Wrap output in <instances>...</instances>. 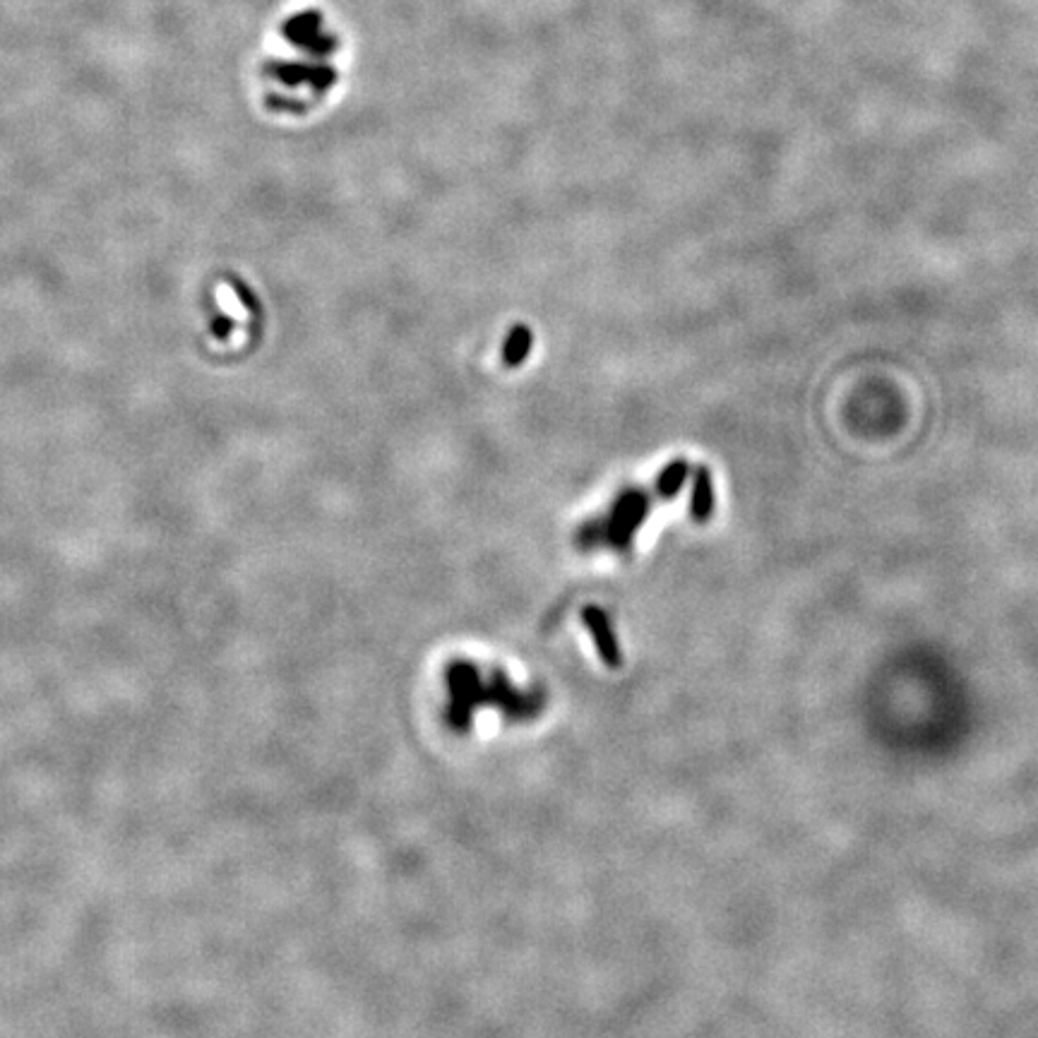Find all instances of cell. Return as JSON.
Listing matches in <instances>:
<instances>
[{"instance_id": "obj_1", "label": "cell", "mask_w": 1038, "mask_h": 1038, "mask_svg": "<svg viewBox=\"0 0 1038 1038\" xmlns=\"http://www.w3.org/2000/svg\"><path fill=\"white\" fill-rule=\"evenodd\" d=\"M690 512L697 522H707V517L714 512V483L705 467L697 469L695 474V491H692Z\"/></svg>"}, {"instance_id": "obj_2", "label": "cell", "mask_w": 1038, "mask_h": 1038, "mask_svg": "<svg viewBox=\"0 0 1038 1038\" xmlns=\"http://www.w3.org/2000/svg\"><path fill=\"white\" fill-rule=\"evenodd\" d=\"M529 351H532V332H529L524 325H515V330H512L510 337H507V344H505V354H503L505 363L510 368H515L524 359H527Z\"/></svg>"}, {"instance_id": "obj_3", "label": "cell", "mask_w": 1038, "mask_h": 1038, "mask_svg": "<svg viewBox=\"0 0 1038 1038\" xmlns=\"http://www.w3.org/2000/svg\"><path fill=\"white\" fill-rule=\"evenodd\" d=\"M685 474H688V464H685L683 459L673 462L671 467H668L664 474H661V481H659L661 493H666V495L678 493L680 486H683V481H685Z\"/></svg>"}]
</instances>
